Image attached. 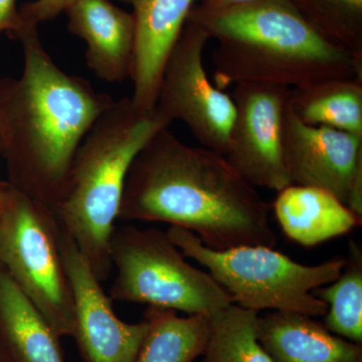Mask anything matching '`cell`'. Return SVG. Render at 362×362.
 <instances>
[{"instance_id": "obj_1", "label": "cell", "mask_w": 362, "mask_h": 362, "mask_svg": "<svg viewBox=\"0 0 362 362\" xmlns=\"http://www.w3.org/2000/svg\"><path fill=\"white\" fill-rule=\"evenodd\" d=\"M194 233L209 249L277 246L270 207L220 152L192 147L168 128L131 164L118 214Z\"/></svg>"}, {"instance_id": "obj_2", "label": "cell", "mask_w": 362, "mask_h": 362, "mask_svg": "<svg viewBox=\"0 0 362 362\" xmlns=\"http://www.w3.org/2000/svg\"><path fill=\"white\" fill-rule=\"evenodd\" d=\"M14 37L23 45V68L20 77L0 80V153L7 182L54 209L81 142L114 100L62 70L37 26L23 23Z\"/></svg>"}, {"instance_id": "obj_3", "label": "cell", "mask_w": 362, "mask_h": 362, "mask_svg": "<svg viewBox=\"0 0 362 362\" xmlns=\"http://www.w3.org/2000/svg\"><path fill=\"white\" fill-rule=\"evenodd\" d=\"M187 18L218 42L213 63L218 89L230 84L295 89L362 78V59L321 37L289 0H259L226 11L194 6Z\"/></svg>"}, {"instance_id": "obj_4", "label": "cell", "mask_w": 362, "mask_h": 362, "mask_svg": "<svg viewBox=\"0 0 362 362\" xmlns=\"http://www.w3.org/2000/svg\"><path fill=\"white\" fill-rule=\"evenodd\" d=\"M170 122L122 98L97 119L71 163L65 192L54 207L90 270L101 283L110 276V245L126 177L135 157Z\"/></svg>"}, {"instance_id": "obj_5", "label": "cell", "mask_w": 362, "mask_h": 362, "mask_svg": "<svg viewBox=\"0 0 362 362\" xmlns=\"http://www.w3.org/2000/svg\"><path fill=\"white\" fill-rule=\"evenodd\" d=\"M166 233L187 258L206 269L233 304L259 314L272 310L325 315L327 305L312 291L334 282L345 264V258L335 257L318 265H304L266 246L218 251L180 226H170Z\"/></svg>"}, {"instance_id": "obj_6", "label": "cell", "mask_w": 362, "mask_h": 362, "mask_svg": "<svg viewBox=\"0 0 362 362\" xmlns=\"http://www.w3.org/2000/svg\"><path fill=\"white\" fill-rule=\"evenodd\" d=\"M110 255L117 272L109 293L111 301L209 318L233 304L209 272L190 265L168 233L159 228H116Z\"/></svg>"}, {"instance_id": "obj_7", "label": "cell", "mask_w": 362, "mask_h": 362, "mask_svg": "<svg viewBox=\"0 0 362 362\" xmlns=\"http://www.w3.org/2000/svg\"><path fill=\"white\" fill-rule=\"evenodd\" d=\"M0 267L59 337H73L74 304L52 207L13 187L0 213Z\"/></svg>"}, {"instance_id": "obj_8", "label": "cell", "mask_w": 362, "mask_h": 362, "mask_svg": "<svg viewBox=\"0 0 362 362\" xmlns=\"http://www.w3.org/2000/svg\"><path fill=\"white\" fill-rule=\"evenodd\" d=\"M209 40L187 18L164 66L156 108L169 122L185 123L202 146L225 156L235 103L207 77L204 52Z\"/></svg>"}, {"instance_id": "obj_9", "label": "cell", "mask_w": 362, "mask_h": 362, "mask_svg": "<svg viewBox=\"0 0 362 362\" xmlns=\"http://www.w3.org/2000/svg\"><path fill=\"white\" fill-rule=\"evenodd\" d=\"M291 89L281 86L238 84L225 156L254 187L280 192L291 185L282 147L283 118Z\"/></svg>"}, {"instance_id": "obj_10", "label": "cell", "mask_w": 362, "mask_h": 362, "mask_svg": "<svg viewBox=\"0 0 362 362\" xmlns=\"http://www.w3.org/2000/svg\"><path fill=\"white\" fill-rule=\"evenodd\" d=\"M282 147L291 185L326 190L362 218V137L305 124L287 104Z\"/></svg>"}, {"instance_id": "obj_11", "label": "cell", "mask_w": 362, "mask_h": 362, "mask_svg": "<svg viewBox=\"0 0 362 362\" xmlns=\"http://www.w3.org/2000/svg\"><path fill=\"white\" fill-rule=\"evenodd\" d=\"M59 249L74 304L73 337L84 362H137L149 321L127 323L116 315L84 256L59 221Z\"/></svg>"}, {"instance_id": "obj_12", "label": "cell", "mask_w": 362, "mask_h": 362, "mask_svg": "<svg viewBox=\"0 0 362 362\" xmlns=\"http://www.w3.org/2000/svg\"><path fill=\"white\" fill-rule=\"evenodd\" d=\"M68 28L87 45L86 62L100 80L122 83L134 64V16L110 0H77L65 11Z\"/></svg>"}, {"instance_id": "obj_13", "label": "cell", "mask_w": 362, "mask_h": 362, "mask_svg": "<svg viewBox=\"0 0 362 362\" xmlns=\"http://www.w3.org/2000/svg\"><path fill=\"white\" fill-rule=\"evenodd\" d=\"M133 6L136 23L134 64L131 80L136 107L156 109L164 66L180 37L195 0H122Z\"/></svg>"}, {"instance_id": "obj_14", "label": "cell", "mask_w": 362, "mask_h": 362, "mask_svg": "<svg viewBox=\"0 0 362 362\" xmlns=\"http://www.w3.org/2000/svg\"><path fill=\"white\" fill-rule=\"evenodd\" d=\"M258 340L273 362H362V345L313 317L273 311L258 318Z\"/></svg>"}, {"instance_id": "obj_15", "label": "cell", "mask_w": 362, "mask_h": 362, "mask_svg": "<svg viewBox=\"0 0 362 362\" xmlns=\"http://www.w3.org/2000/svg\"><path fill=\"white\" fill-rule=\"evenodd\" d=\"M279 225L290 240L314 247L361 226L362 218L320 188L291 185L278 192L273 204Z\"/></svg>"}, {"instance_id": "obj_16", "label": "cell", "mask_w": 362, "mask_h": 362, "mask_svg": "<svg viewBox=\"0 0 362 362\" xmlns=\"http://www.w3.org/2000/svg\"><path fill=\"white\" fill-rule=\"evenodd\" d=\"M61 337L0 267V342L9 362H66Z\"/></svg>"}, {"instance_id": "obj_17", "label": "cell", "mask_w": 362, "mask_h": 362, "mask_svg": "<svg viewBox=\"0 0 362 362\" xmlns=\"http://www.w3.org/2000/svg\"><path fill=\"white\" fill-rule=\"evenodd\" d=\"M288 105L298 119L362 137V78H332L295 88Z\"/></svg>"}, {"instance_id": "obj_18", "label": "cell", "mask_w": 362, "mask_h": 362, "mask_svg": "<svg viewBox=\"0 0 362 362\" xmlns=\"http://www.w3.org/2000/svg\"><path fill=\"white\" fill-rule=\"evenodd\" d=\"M144 318L149 330L137 362H194L204 356L211 332L209 317H180L171 309L147 307Z\"/></svg>"}, {"instance_id": "obj_19", "label": "cell", "mask_w": 362, "mask_h": 362, "mask_svg": "<svg viewBox=\"0 0 362 362\" xmlns=\"http://www.w3.org/2000/svg\"><path fill=\"white\" fill-rule=\"evenodd\" d=\"M314 296L327 305L324 326L333 334L362 343V247L349 240V252L339 277L316 288Z\"/></svg>"}, {"instance_id": "obj_20", "label": "cell", "mask_w": 362, "mask_h": 362, "mask_svg": "<svg viewBox=\"0 0 362 362\" xmlns=\"http://www.w3.org/2000/svg\"><path fill=\"white\" fill-rule=\"evenodd\" d=\"M259 313L230 305L211 317L204 362H273L258 340Z\"/></svg>"}, {"instance_id": "obj_21", "label": "cell", "mask_w": 362, "mask_h": 362, "mask_svg": "<svg viewBox=\"0 0 362 362\" xmlns=\"http://www.w3.org/2000/svg\"><path fill=\"white\" fill-rule=\"evenodd\" d=\"M321 37L362 59V0H289Z\"/></svg>"}, {"instance_id": "obj_22", "label": "cell", "mask_w": 362, "mask_h": 362, "mask_svg": "<svg viewBox=\"0 0 362 362\" xmlns=\"http://www.w3.org/2000/svg\"><path fill=\"white\" fill-rule=\"evenodd\" d=\"M77 0H32L23 4L18 11L23 23L37 26L58 18Z\"/></svg>"}, {"instance_id": "obj_23", "label": "cell", "mask_w": 362, "mask_h": 362, "mask_svg": "<svg viewBox=\"0 0 362 362\" xmlns=\"http://www.w3.org/2000/svg\"><path fill=\"white\" fill-rule=\"evenodd\" d=\"M16 0H0V33L7 32L13 37L23 26L20 11L16 8Z\"/></svg>"}, {"instance_id": "obj_24", "label": "cell", "mask_w": 362, "mask_h": 362, "mask_svg": "<svg viewBox=\"0 0 362 362\" xmlns=\"http://www.w3.org/2000/svg\"><path fill=\"white\" fill-rule=\"evenodd\" d=\"M258 1L259 0H199V6L209 11H226Z\"/></svg>"}, {"instance_id": "obj_25", "label": "cell", "mask_w": 362, "mask_h": 362, "mask_svg": "<svg viewBox=\"0 0 362 362\" xmlns=\"http://www.w3.org/2000/svg\"><path fill=\"white\" fill-rule=\"evenodd\" d=\"M13 187L6 181L0 180V207H2L6 204L7 199H8L9 194H11Z\"/></svg>"}, {"instance_id": "obj_26", "label": "cell", "mask_w": 362, "mask_h": 362, "mask_svg": "<svg viewBox=\"0 0 362 362\" xmlns=\"http://www.w3.org/2000/svg\"><path fill=\"white\" fill-rule=\"evenodd\" d=\"M0 362H9L8 357H7L6 351H4L1 342H0Z\"/></svg>"}, {"instance_id": "obj_27", "label": "cell", "mask_w": 362, "mask_h": 362, "mask_svg": "<svg viewBox=\"0 0 362 362\" xmlns=\"http://www.w3.org/2000/svg\"><path fill=\"white\" fill-rule=\"evenodd\" d=\"M4 206L0 207V213H1L2 209H4Z\"/></svg>"}, {"instance_id": "obj_28", "label": "cell", "mask_w": 362, "mask_h": 362, "mask_svg": "<svg viewBox=\"0 0 362 362\" xmlns=\"http://www.w3.org/2000/svg\"><path fill=\"white\" fill-rule=\"evenodd\" d=\"M201 362H204V361H202Z\"/></svg>"}]
</instances>
